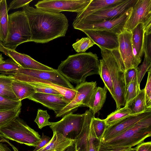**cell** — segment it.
Returning <instances> with one entry per match:
<instances>
[{
    "mask_svg": "<svg viewBox=\"0 0 151 151\" xmlns=\"http://www.w3.org/2000/svg\"><path fill=\"white\" fill-rule=\"evenodd\" d=\"M65 151H75L74 144L73 145L67 148Z\"/></svg>",
    "mask_w": 151,
    "mask_h": 151,
    "instance_id": "obj_49",
    "label": "cell"
},
{
    "mask_svg": "<svg viewBox=\"0 0 151 151\" xmlns=\"http://www.w3.org/2000/svg\"><path fill=\"white\" fill-rule=\"evenodd\" d=\"M8 75H12L15 79L20 81L29 79H40L64 88L75 90L70 83L60 74L57 69L50 71L21 68L17 70L9 73Z\"/></svg>",
    "mask_w": 151,
    "mask_h": 151,
    "instance_id": "obj_8",
    "label": "cell"
},
{
    "mask_svg": "<svg viewBox=\"0 0 151 151\" xmlns=\"http://www.w3.org/2000/svg\"><path fill=\"white\" fill-rule=\"evenodd\" d=\"M148 76L144 88L145 101L147 109L151 108V69L148 71Z\"/></svg>",
    "mask_w": 151,
    "mask_h": 151,
    "instance_id": "obj_41",
    "label": "cell"
},
{
    "mask_svg": "<svg viewBox=\"0 0 151 151\" xmlns=\"http://www.w3.org/2000/svg\"><path fill=\"white\" fill-rule=\"evenodd\" d=\"M21 101L8 99L0 96V112L17 109L21 107Z\"/></svg>",
    "mask_w": 151,
    "mask_h": 151,
    "instance_id": "obj_34",
    "label": "cell"
},
{
    "mask_svg": "<svg viewBox=\"0 0 151 151\" xmlns=\"http://www.w3.org/2000/svg\"><path fill=\"white\" fill-rule=\"evenodd\" d=\"M125 106L131 110L132 115L139 114L149 109L146 105L144 88L141 90L139 93Z\"/></svg>",
    "mask_w": 151,
    "mask_h": 151,
    "instance_id": "obj_27",
    "label": "cell"
},
{
    "mask_svg": "<svg viewBox=\"0 0 151 151\" xmlns=\"http://www.w3.org/2000/svg\"><path fill=\"white\" fill-rule=\"evenodd\" d=\"M12 87L14 95L21 101L23 99H28L35 92L31 85L15 79L12 83Z\"/></svg>",
    "mask_w": 151,
    "mask_h": 151,
    "instance_id": "obj_24",
    "label": "cell"
},
{
    "mask_svg": "<svg viewBox=\"0 0 151 151\" xmlns=\"http://www.w3.org/2000/svg\"><path fill=\"white\" fill-rule=\"evenodd\" d=\"M50 118V116L47 110L39 109L37 110V116L34 121L39 128L41 129L51 124V122L49 121Z\"/></svg>",
    "mask_w": 151,
    "mask_h": 151,
    "instance_id": "obj_35",
    "label": "cell"
},
{
    "mask_svg": "<svg viewBox=\"0 0 151 151\" xmlns=\"http://www.w3.org/2000/svg\"><path fill=\"white\" fill-rule=\"evenodd\" d=\"M84 116V113L80 114L71 112L58 122H51L50 127L53 132H58L64 137L74 140L81 130Z\"/></svg>",
    "mask_w": 151,
    "mask_h": 151,
    "instance_id": "obj_12",
    "label": "cell"
},
{
    "mask_svg": "<svg viewBox=\"0 0 151 151\" xmlns=\"http://www.w3.org/2000/svg\"><path fill=\"white\" fill-rule=\"evenodd\" d=\"M131 111L126 106L120 108L109 114L104 119L107 127L114 124L130 116Z\"/></svg>",
    "mask_w": 151,
    "mask_h": 151,
    "instance_id": "obj_29",
    "label": "cell"
},
{
    "mask_svg": "<svg viewBox=\"0 0 151 151\" xmlns=\"http://www.w3.org/2000/svg\"><path fill=\"white\" fill-rule=\"evenodd\" d=\"M125 151H137L135 148H132V147L128 149L127 150Z\"/></svg>",
    "mask_w": 151,
    "mask_h": 151,
    "instance_id": "obj_51",
    "label": "cell"
},
{
    "mask_svg": "<svg viewBox=\"0 0 151 151\" xmlns=\"http://www.w3.org/2000/svg\"><path fill=\"white\" fill-rule=\"evenodd\" d=\"M99 61L100 70L99 75L103 80L105 86L113 98L114 97V88L110 73L104 60L102 58L99 60Z\"/></svg>",
    "mask_w": 151,
    "mask_h": 151,
    "instance_id": "obj_30",
    "label": "cell"
},
{
    "mask_svg": "<svg viewBox=\"0 0 151 151\" xmlns=\"http://www.w3.org/2000/svg\"><path fill=\"white\" fill-rule=\"evenodd\" d=\"M28 19L31 37L30 41L45 43L65 36L68 20L62 13L43 11L29 6L23 7Z\"/></svg>",
    "mask_w": 151,
    "mask_h": 151,
    "instance_id": "obj_1",
    "label": "cell"
},
{
    "mask_svg": "<svg viewBox=\"0 0 151 151\" xmlns=\"http://www.w3.org/2000/svg\"><path fill=\"white\" fill-rule=\"evenodd\" d=\"M100 48L102 58L105 61L111 76L114 90L113 99L117 109L125 104V89L123 73L119 69L111 51L101 47Z\"/></svg>",
    "mask_w": 151,
    "mask_h": 151,
    "instance_id": "obj_7",
    "label": "cell"
},
{
    "mask_svg": "<svg viewBox=\"0 0 151 151\" xmlns=\"http://www.w3.org/2000/svg\"><path fill=\"white\" fill-rule=\"evenodd\" d=\"M91 0H45L38 1L35 5L36 8L55 13L63 11L79 13L84 9Z\"/></svg>",
    "mask_w": 151,
    "mask_h": 151,
    "instance_id": "obj_14",
    "label": "cell"
},
{
    "mask_svg": "<svg viewBox=\"0 0 151 151\" xmlns=\"http://www.w3.org/2000/svg\"><path fill=\"white\" fill-rule=\"evenodd\" d=\"M21 68L12 59H8L0 63V73L8 74L10 72L18 70Z\"/></svg>",
    "mask_w": 151,
    "mask_h": 151,
    "instance_id": "obj_37",
    "label": "cell"
},
{
    "mask_svg": "<svg viewBox=\"0 0 151 151\" xmlns=\"http://www.w3.org/2000/svg\"><path fill=\"white\" fill-rule=\"evenodd\" d=\"M97 87L96 81H85L78 84L75 88L76 95L73 99L57 114L56 117H63L73 112L79 107H88L91 95Z\"/></svg>",
    "mask_w": 151,
    "mask_h": 151,
    "instance_id": "obj_13",
    "label": "cell"
},
{
    "mask_svg": "<svg viewBox=\"0 0 151 151\" xmlns=\"http://www.w3.org/2000/svg\"><path fill=\"white\" fill-rule=\"evenodd\" d=\"M81 31L99 48L101 47L110 51L118 49V35L104 30L83 29Z\"/></svg>",
    "mask_w": 151,
    "mask_h": 151,
    "instance_id": "obj_17",
    "label": "cell"
},
{
    "mask_svg": "<svg viewBox=\"0 0 151 151\" xmlns=\"http://www.w3.org/2000/svg\"><path fill=\"white\" fill-rule=\"evenodd\" d=\"M21 107L16 109L0 112V128L6 125L18 117Z\"/></svg>",
    "mask_w": 151,
    "mask_h": 151,
    "instance_id": "obj_31",
    "label": "cell"
},
{
    "mask_svg": "<svg viewBox=\"0 0 151 151\" xmlns=\"http://www.w3.org/2000/svg\"><path fill=\"white\" fill-rule=\"evenodd\" d=\"M137 68L129 69L123 73L124 81L125 91L131 81L134 78H137Z\"/></svg>",
    "mask_w": 151,
    "mask_h": 151,
    "instance_id": "obj_42",
    "label": "cell"
},
{
    "mask_svg": "<svg viewBox=\"0 0 151 151\" xmlns=\"http://www.w3.org/2000/svg\"><path fill=\"white\" fill-rule=\"evenodd\" d=\"M32 0H14L10 3L9 6L7 7L8 11L10 10L17 9L23 7L29 4Z\"/></svg>",
    "mask_w": 151,
    "mask_h": 151,
    "instance_id": "obj_43",
    "label": "cell"
},
{
    "mask_svg": "<svg viewBox=\"0 0 151 151\" xmlns=\"http://www.w3.org/2000/svg\"><path fill=\"white\" fill-rule=\"evenodd\" d=\"M132 38L131 32L124 29L118 35V49L111 51L119 69L123 73L129 69L137 68L139 64L134 54Z\"/></svg>",
    "mask_w": 151,
    "mask_h": 151,
    "instance_id": "obj_6",
    "label": "cell"
},
{
    "mask_svg": "<svg viewBox=\"0 0 151 151\" xmlns=\"http://www.w3.org/2000/svg\"><path fill=\"white\" fill-rule=\"evenodd\" d=\"M7 5L6 0H1L0 5V40L3 43L6 39L9 27Z\"/></svg>",
    "mask_w": 151,
    "mask_h": 151,
    "instance_id": "obj_28",
    "label": "cell"
},
{
    "mask_svg": "<svg viewBox=\"0 0 151 151\" xmlns=\"http://www.w3.org/2000/svg\"><path fill=\"white\" fill-rule=\"evenodd\" d=\"M107 89L105 86L97 87L93 92L88 107L95 115L103 106L106 98Z\"/></svg>",
    "mask_w": 151,
    "mask_h": 151,
    "instance_id": "obj_23",
    "label": "cell"
},
{
    "mask_svg": "<svg viewBox=\"0 0 151 151\" xmlns=\"http://www.w3.org/2000/svg\"><path fill=\"white\" fill-rule=\"evenodd\" d=\"M50 138L42 133L40 140L33 151H37L45 146L49 142Z\"/></svg>",
    "mask_w": 151,
    "mask_h": 151,
    "instance_id": "obj_45",
    "label": "cell"
},
{
    "mask_svg": "<svg viewBox=\"0 0 151 151\" xmlns=\"http://www.w3.org/2000/svg\"><path fill=\"white\" fill-rule=\"evenodd\" d=\"M131 32L134 54L137 61L139 64L143 54V44L145 34L143 25L142 23L139 24Z\"/></svg>",
    "mask_w": 151,
    "mask_h": 151,
    "instance_id": "obj_22",
    "label": "cell"
},
{
    "mask_svg": "<svg viewBox=\"0 0 151 151\" xmlns=\"http://www.w3.org/2000/svg\"><path fill=\"white\" fill-rule=\"evenodd\" d=\"M53 133L49 143L37 151H65L74 144L73 140L64 137L58 132L54 131Z\"/></svg>",
    "mask_w": 151,
    "mask_h": 151,
    "instance_id": "obj_21",
    "label": "cell"
},
{
    "mask_svg": "<svg viewBox=\"0 0 151 151\" xmlns=\"http://www.w3.org/2000/svg\"><path fill=\"white\" fill-rule=\"evenodd\" d=\"M139 23L143 25L145 33L151 32V0H137L124 29L131 32Z\"/></svg>",
    "mask_w": 151,
    "mask_h": 151,
    "instance_id": "obj_11",
    "label": "cell"
},
{
    "mask_svg": "<svg viewBox=\"0 0 151 151\" xmlns=\"http://www.w3.org/2000/svg\"><path fill=\"white\" fill-rule=\"evenodd\" d=\"M151 136V115L142 119L104 144L132 147Z\"/></svg>",
    "mask_w": 151,
    "mask_h": 151,
    "instance_id": "obj_4",
    "label": "cell"
},
{
    "mask_svg": "<svg viewBox=\"0 0 151 151\" xmlns=\"http://www.w3.org/2000/svg\"><path fill=\"white\" fill-rule=\"evenodd\" d=\"M144 57L151 60V32L145 33L143 44Z\"/></svg>",
    "mask_w": 151,
    "mask_h": 151,
    "instance_id": "obj_40",
    "label": "cell"
},
{
    "mask_svg": "<svg viewBox=\"0 0 151 151\" xmlns=\"http://www.w3.org/2000/svg\"><path fill=\"white\" fill-rule=\"evenodd\" d=\"M132 8L114 19L92 24H80L73 27L81 31L83 29L104 30L119 35L124 30V25L129 17Z\"/></svg>",
    "mask_w": 151,
    "mask_h": 151,
    "instance_id": "obj_15",
    "label": "cell"
},
{
    "mask_svg": "<svg viewBox=\"0 0 151 151\" xmlns=\"http://www.w3.org/2000/svg\"><path fill=\"white\" fill-rule=\"evenodd\" d=\"M140 84L137 81V78H134L129 83L125 91V104L136 97L140 92Z\"/></svg>",
    "mask_w": 151,
    "mask_h": 151,
    "instance_id": "obj_32",
    "label": "cell"
},
{
    "mask_svg": "<svg viewBox=\"0 0 151 151\" xmlns=\"http://www.w3.org/2000/svg\"><path fill=\"white\" fill-rule=\"evenodd\" d=\"M57 70L70 82L78 85L85 82L88 76L99 75L100 62L96 54L81 52L69 55Z\"/></svg>",
    "mask_w": 151,
    "mask_h": 151,
    "instance_id": "obj_2",
    "label": "cell"
},
{
    "mask_svg": "<svg viewBox=\"0 0 151 151\" xmlns=\"http://www.w3.org/2000/svg\"><path fill=\"white\" fill-rule=\"evenodd\" d=\"M27 83L29 84L33 87L35 92L62 95L59 92L55 89L37 83L33 82Z\"/></svg>",
    "mask_w": 151,
    "mask_h": 151,
    "instance_id": "obj_39",
    "label": "cell"
},
{
    "mask_svg": "<svg viewBox=\"0 0 151 151\" xmlns=\"http://www.w3.org/2000/svg\"><path fill=\"white\" fill-rule=\"evenodd\" d=\"M0 51L10 58L22 68L50 71L55 69L38 62L27 55L19 53L15 50L7 49L1 46L0 47Z\"/></svg>",
    "mask_w": 151,
    "mask_h": 151,
    "instance_id": "obj_18",
    "label": "cell"
},
{
    "mask_svg": "<svg viewBox=\"0 0 151 151\" xmlns=\"http://www.w3.org/2000/svg\"><path fill=\"white\" fill-rule=\"evenodd\" d=\"M81 130L74 140L75 151H98L101 142L96 137L92 123L94 115L86 111Z\"/></svg>",
    "mask_w": 151,
    "mask_h": 151,
    "instance_id": "obj_9",
    "label": "cell"
},
{
    "mask_svg": "<svg viewBox=\"0 0 151 151\" xmlns=\"http://www.w3.org/2000/svg\"><path fill=\"white\" fill-rule=\"evenodd\" d=\"M4 58L2 56V55L1 54H0V63H2L4 62Z\"/></svg>",
    "mask_w": 151,
    "mask_h": 151,
    "instance_id": "obj_50",
    "label": "cell"
},
{
    "mask_svg": "<svg viewBox=\"0 0 151 151\" xmlns=\"http://www.w3.org/2000/svg\"><path fill=\"white\" fill-rule=\"evenodd\" d=\"M135 148L137 151H151V142H142Z\"/></svg>",
    "mask_w": 151,
    "mask_h": 151,
    "instance_id": "obj_46",
    "label": "cell"
},
{
    "mask_svg": "<svg viewBox=\"0 0 151 151\" xmlns=\"http://www.w3.org/2000/svg\"><path fill=\"white\" fill-rule=\"evenodd\" d=\"M91 122L96 135L97 137L101 140L104 133L107 127L104 119H102L94 117L92 118Z\"/></svg>",
    "mask_w": 151,
    "mask_h": 151,
    "instance_id": "obj_36",
    "label": "cell"
},
{
    "mask_svg": "<svg viewBox=\"0 0 151 151\" xmlns=\"http://www.w3.org/2000/svg\"><path fill=\"white\" fill-rule=\"evenodd\" d=\"M130 148L107 145L101 142L98 151H125Z\"/></svg>",
    "mask_w": 151,
    "mask_h": 151,
    "instance_id": "obj_44",
    "label": "cell"
},
{
    "mask_svg": "<svg viewBox=\"0 0 151 151\" xmlns=\"http://www.w3.org/2000/svg\"><path fill=\"white\" fill-rule=\"evenodd\" d=\"M0 151H11L6 145L0 144Z\"/></svg>",
    "mask_w": 151,
    "mask_h": 151,
    "instance_id": "obj_47",
    "label": "cell"
},
{
    "mask_svg": "<svg viewBox=\"0 0 151 151\" xmlns=\"http://www.w3.org/2000/svg\"><path fill=\"white\" fill-rule=\"evenodd\" d=\"M0 134L6 139L35 147L41 138L37 132L18 117L0 128Z\"/></svg>",
    "mask_w": 151,
    "mask_h": 151,
    "instance_id": "obj_5",
    "label": "cell"
},
{
    "mask_svg": "<svg viewBox=\"0 0 151 151\" xmlns=\"http://www.w3.org/2000/svg\"><path fill=\"white\" fill-rule=\"evenodd\" d=\"M21 81L26 83H36L55 89L59 92L69 103L73 99L76 94V90H73L64 88L50 82L41 80L29 79Z\"/></svg>",
    "mask_w": 151,
    "mask_h": 151,
    "instance_id": "obj_25",
    "label": "cell"
},
{
    "mask_svg": "<svg viewBox=\"0 0 151 151\" xmlns=\"http://www.w3.org/2000/svg\"><path fill=\"white\" fill-rule=\"evenodd\" d=\"M125 0H91L83 11L77 13L73 21H76L100 10L118 4Z\"/></svg>",
    "mask_w": 151,
    "mask_h": 151,
    "instance_id": "obj_20",
    "label": "cell"
},
{
    "mask_svg": "<svg viewBox=\"0 0 151 151\" xmlns=\"http://www.w3.org/2000/svg\"><path fill=\"white\" fill-rule=\"evenodd\" d=\"M8 18L7 35L2 45L6 48L15 50L19 45L30 42V28L27 17L23 10L9 15Z\"/></svg>",
    "mask_w": 151,
    "mask_h": 151,
    "instance_id": "obj_3",
    "label": "cell"
},
{
    "mask_svg": "<svg viewBox=\"0 0 151 151\" xmlns=\"http://www.w3.org/2000/svg\"><path fill=\"white\" fill-rule=\"evenodd\" d=\"M1 0H0V3H1ZM2 46V43L1 42V41L0 40V47L1 46Z\"/></svg>",
    "mask_w": 151,
    "mask_h": 151,
    "instance_id": "obj_52",
    "label": "cell"
},
{
    "mask_svg": "<svg viewBox=\"0 0 151 151\" xmlns=\"http://www.w3.org/2000/svg\"><path fill=\"white\" fill-rule=\"evenodd\" d=\"M14 79L11 75L0 74V96L12 100L19 101L12 88V83Z\"/></svg>",
    "mask_w": 151,
    "mask_h": 151,
    "instance_id": "obj_26",
    "label": "cell"
},
{
    "mask_svg": "<svg viewBox=\"0 0 151 151\" xmlns=\"http://www.w3.org/2000/svg\"><path fill=\"white\" fill-rule=\"evenodd\" d=\"M28 99L40 103L57 114L69 102L62 95L35 92Z\"/></svg>",
    "mask_w": 151,
    "mask_h": 151,
    "instance_id": "obj_19",
    "label": "cell"
},
{
    "mask_svg": "<svg viewBox=\"0 0 151 151\" xmlns=\"http://www.w3.org/2000/svg\"><path fill=\"white\" fill-rule=\"evenodd\" d=\"M137 0H125L113 6L100 10L76 21L73 26L90 24L115 19L132 7Z\"/></svg>",
    "mask_w": 151,
    "mask_h": 151,
    "instance_id": "obj_10",
    "label": "cell"
},
{
    "mask_svg": "<svg viewBox=\"0 0 151 151\" xmlns=\"http://www.w3.org/2000/svg\"><path fill=\"white\" fill-rule=\"evenodd\" d=\"M0 142H6L9 144H10L9 141L3 137L0 134Z\"/></svg>",
    "mask_w": 151,
    "mask_h": 151,
    "instance_id": "obj_48",
    "label": "cell"
},
{
    "mask_svg": "<svg viewBox=\"0 0 151 151\" xmlns=\"http://www.w3.org/2000/svg\"><path fill=\"white\" fill-rule=\"evenodd\" d=\"M151 115V109L138 114L131 115L116 123L107 127L101 141L104 142L117 136L140 120Z\"/></svg>",
    "mask_w": 151,
    "mask_h": 151,
    "instance_id": "obj_16",
    "label": "cell"
},
{
    "mask_svg": "<svg viewBox=\"0 0 151 151\" xmlns=\"http://www.w3.org/2000/svg\"><path fill=\"white\" fill-rule=\"evenodd\" d=\"M137 81L139 84L140 83L146 72L151 69V60L144 57L142 64L137 68Z\"/></svg>",
    "mask_w": 151,
    "mask_h": 151,
    "instance_id": "obj_38",
    "label": "cell"
},
{
    "mask_svg": "<svg viewBox=\"0 0 151 151\" xmlns=\"http://www.w3.org/2000/svg\"><path fill=\"white\" fill-rule=\"evenodd\" d=\"M95 44L89 37H83L77 40L76 42L72 46L76 52H84L88 48L93 46Z\"/></svg>",
    "mask_w": 151,
    "mask_h": 151,
    "instance_id": "obj_33",
    "label": "cell"
}]
</instances>
